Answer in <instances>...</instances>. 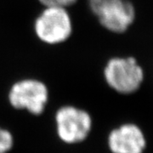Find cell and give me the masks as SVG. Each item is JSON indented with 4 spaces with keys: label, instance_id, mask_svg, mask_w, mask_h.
<instances>
[{
    "label": "cell",
    "instance_id": "4",
    "mask_svg": "<svg viewBox=\"0 0 153 153\" xmlns=\"http://www.w3.org/2000/svg\"><path fill=\"white\" fill-rule=\"evenodd\" d=\"M48 99L49 91L46 85L33 78L22 79L14 83L9 92V100L13 107L27 110L34 115L44 111Z\"/></svg>",
    "mask_w": 153,
    "mask_h": 153
},
{
    "label": "cell",
    "instance_id": "5",
    "mask_svg": "<svg viewBox=\"0 0 153 153\" xmlns=\"http://www.w3.org/2000/svg\"><path fill=\"white\" fill-rule=\"evenodd\" d=\"M55 122L58 136L67 144L84 140L92 127V120L87 111L71 105H66L58 110Z\"/></svg>",
    "mask_w": 153,
    "mask_h": 153
},
{
    "label": "cell",
    "instance_id": "7",
    "mask_svg": "<svg viewBox=\"0 0 153 153\" xmlns=\"http://www.w3.org/2000/svg\"><path fill=\"white\" fill-rule=\"evenodd\" d=\"M13 136L10 132L0 128V153H7L13 146Z\"/></svg>",
    "mask_w": 153,
    "mask_h": 153
},
{
    "label": "cell",
    "instance_id": "6",
    "mask_svg": "<svg viewBox=\"0 0 153 153\" xmlns=\"http://www.w3.org/2000/svg\"><path fill=\"white\" fill-rule=\"evenodd\" d=\"M108 144L113 153H142L146 141L137 126L125 124L110 134Z\"/></svg>",
    "mask_w": 153,
    "mask_h": 153
},
{
    "label": "cell",
    "instance_id": "8",
    "mask_svg": "<svg viewBox=\"0 0 153 153\" xmlns=\"http://www.w3.org/2000/svg\"><path fill=\"white\" fill-rule=\"evenodd\" d=\"M39 2L44 6H57V7H63L67 8L68 6L74 4L76 0H39Z\"/></svg>",
    "mask_w": 153,
    "mask_h": 153
},
{
    "label": "cell",
    "instance_id": "1",
    "mask_svg": "<svg viewBox=\"0 0 153 153\" xmlns=\"http://www.w3.org/2000/svg\"><path fill=\"white\" fill-rule=\"evenodd\" d=\"M34 31L44 44H59L66 41L72 32L71 16L66 8L45 7L35 20Z\"/></svg>",
    "mask_w": 153,
    "mask_h": 153
},
{
    "label": "cell",
    "instance_id": "3",
    "mask_svg": "<svg viewBox=\"0 0 153 153\" xmlns=\"http://www.w3.org/2000/svg\"><path fill=\"white\" fill-rule=\"evenodd\" d=\"M104 76L107 84L117 92L130 94L140 86L144 72L133 57H115L106 63Z\"/></svg>",
    "mask_w": 153,
    "mask_h": 153
},
{
    "label": "cell",
    "instance_id": "2",
    "mask_svg": "<svg viewBox=\"0 0 153 153\" xmlns=\"http://www.w3.org/2000/svg\"><path fill=\"white\" fill-rule=\"evenodd\" d=\"M88 6L100 24L112 33L125 32L135 17L134 8L128 0H88Z\"/></svg>",
    "mask_w": 153,
    "mask_h": 153
}]
</instances>
